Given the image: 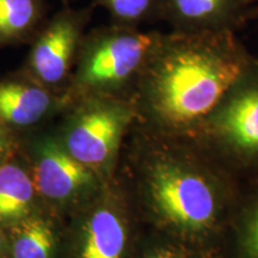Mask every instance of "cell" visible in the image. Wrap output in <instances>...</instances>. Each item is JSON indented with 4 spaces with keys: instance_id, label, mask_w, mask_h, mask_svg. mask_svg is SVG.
<instances>
[{
    "instance_id": "cell-1",
    "label": "cell",
    "mask_w": 258,
    "mask_h": 258,
    "mask_svg": "<svg viewBox=\"0 0 258 258\" xmlns=\"http://www.w3.org/2000/svg\"><path fill=\"white\" fill-rule=\"evenodd\" d=\"M132 135L117 175L143 227L219 258L240 183L188 138Z\"/></svg>"
},
{
    "instance_id": "cell-2",
    "label": "cell",
    "mask_w": 258,
    "mask_h": 258,
    "mask_svg": "<svg viewBox=\"0 0 258 258\" xmlns=\"http://www.w3.org/2000/svg\"><path fill=\"white\" fill-rule=\"evenodd\" d=\"M253 57L234 31L161 32L133 97L134 129L189 138Z\"/></svg>"
},
{
    "instance_id": "cell-3",
    "label": "cell",
    "mask_w": 258,
    "mask_h": 258,
    "mask_svg": "<svg viewBox=\"0 0 258 258\" xmlns=\"http://www.w3.org/2000/svg\"><path fill=\"white\" fill-rule=\"evenodd\" d=\"M160 31L110 24L86 32L67 89L66 102L85 97L133 101Z\"/></svg>"
},
{
    "instance_id": "cell-4",
    "label": "cell",
    "mask_w": 258,
    "mask_h": 258,
    "mask_svg": "<svg viewBox=\"0 0 258 258\" xmlns=\"http://www.w3.org/2000/svg\"><path fill=\"white\" fill-rule=\"evenodd\" d=\"M240 184L258 179V57L188 138Z\"/></svg>"
},
{
    "instance_id": "cell-5",
    "label": "cell",
    "mask_w": 258,
    "mask_h": 258,
    "mask_svg": "<svg viewBox=\"0 0 258 258\" xmlns=\"http://www.w3.org/2000/svg\"><path fill=\"white\" fill-rule=\"evenodd\" d=\"M71 104L77 105V112L64 148L84 165L112 178L118 171L124 139L137 125L133 101L85 97Z\"/></svg>"
},
{
    "instance_id": "cell-6",
    "label": "cell",
    "mask_w": 258,
    "mask_h": 258,
    "mask_svg": "<svg viewBox=\"0 0 258 258\" xmlns=\"http://www.w3.org/2000/svg\"><path fill=\"white\" fill-rule=\"evenodd\" d=\"M143 231L128 190L116 173L84 206L74 258H133Z\"/></svg>"
},
{
    "instance_id": "cell-7",
    "label": "cell",
    "mask_w": 258,
    "mask_h": 258,
    "mask_svg": "<svg viewBox=\"0 0 258 258\" xmlns=\"http://www.w3.org/2000/svg\"><path fill=\"white\" fill-rule=\"evenodd\" d=\"M93 10L92 4L82 9L67 5L48 18L30 43L22 71L51 91L66 95Z\"/></svg>"
},
{
    "instance_id": "cell-8",
    "label": "cell",
    "mask_w": 258,
    "mask_h": 258,
    "mask_svg": "<svg viewBox=\"0 0 258 258\" xmlns=\"http://www.w3.org/2000/svg\"><path fill=\"white\" fill-rule=\"evenodd\" d=\"M37 192L57 205L91 201L111 178L84 165L55 143H44L38 150L32 173Z\"/></svg>"
},
{
    "instance_id": "cell-9",
    "label": "cell",
    "mask_w": 258,
    "mask_h": 258,
    "mask_svg": "<svg viewBox=\"0 0 258 258\" xmlns=\"http://www.w3.org/2000/svg\"><path fill=\"white\" fill-rule=\"evenodd\" d=\"M249 6L243 0H163L161 21L172 31L237 32L249 19Z\"/></svg>"
},
{
    "instance_id": "cell-10",
    "label": "cell",
    "mask_w": 258,
    "mask_h": 258,
    "mask_svg": "<svg viewBox=\"0 0 258 258\" xmlns=\"http://www.w3.org/2000/svg\"><path fill=\"white\" fill-rule=\"evenodd\" d=\"M66 103L64 96L51 91L24 71L0 78V125L28 127Z\"/></svg>"
},
{
    "instance_id": "cell-11",
    "label": "cell",
    "mask_w": 258,
    "mask_h": 258,
    "mask_svg": "<svg viewBox=\"0 0 258 258\" xmlns=\"http://www.w3.org/2000/svg\"><path fill=\"white\" fill-rule=\"evenodd\" d=\"M219 258H258V179L241 184Z\"/></svg>"
},
{
    "instance_id": "cell-12",
    "label": "cell",
    "mask_w": 258,
    "mask_h": 258,
    "mask_svg": "<svg viewBox=\"0 0 258 258\" xmlns=\"http://www.w3.org/2000/svg\"><path fill=\"white\" fill-rule=\"evenodd\" d=\"M59 249V231L46 215L34 212L10 226L8 258H57Z\"/></svg>"
},
{
    "instance_id": "cell-13",
    "label": "cell",
    "mask_w": 258,
    "mask_h": 258,
    "mask_svg": "<svg viewBox=\"0 0 258 258\" xmlns=\"http://www.w3.org/2000/svg\"><path fill=\"white\" fill-rule=\"evenodd\" d=\"M48 12L46 0H0V48L31 43Z\"/></svg>"
},
{
    "instance_id": "cell-14",
    "label": "cell",
    "mask_w": 258,
    "mask_h": 258,
    "mask_svg": "<svg viewBox=\"0 0 258 258\" xmlns=\"http://www.w3.org/2000/svg\"><path fill=\"white\" fill-rule=\"evenodd\" d=\"M37 189L23 166L5 161L0 166V226H11L34 213Z\"/></svg>"
},
{
    "instance_id": "cell-15",
    "label": "cell",
    "mask_w": 258,
    "mask_h": 258,
    "mask_svg": "<svg viewBox=\"0 0 258 258\" xmlns=\"http://www.w3.org/2000/svg\"><path fill=\"white\" fill-rule=\"evenodd\" d=\"M163 0H93L92 5L102 6L109 12L111 24L140 28L143 24L161 21Z\"/></svg>"
},
{
    "instance_id": "cell-16",
    "label": "cell",
    "mask_w": 258,
    "mask_h": 258,
    "mask_svg": "<svg viewBox=\"0 0 258 258\" xmlns=\"http://www.w3.org/2000/svg\"><path fill=\"white\" fill-rule=\"evenodd\" d=\"M133 258H212L184 243L145 230L139 239Z\"/></svg>"
},
{
    "instance_id": "cell-17",
    "label": "cell",
    "mask_w": 258,
    "mask_h": 258,
    "mask_svg": "<svg viewBox=\"0 0 258 258\" xmlns=\"http://www.w3.org/2000/svg\"><path fill=\"white\" fill-rule=\"evenodd\" d=\"M12 146H14V145H12L11 138H10L8 131H5V129L3 128V125H0V166H2L5 161H8L9 154L11 152Z\"/></svg>"
},
{
    "instance_id": "cell-18",
    "label": "cell",
    "mask_w": 258,
    "mask_h": 258,
    "mask_svg": "<svg viewBox=\"0 0 258 258\" xmlns=\"http://www.w3.org/2000/svg\"><path fill=\"white\" fill-rule=\"evenodd\" d=\"M6 250H8V234L0 226V258L6 257Z\"/></svg>"
},
{
    "instance_id": "cell-19",
    "label": "cell",
    "mask_w": 258,
    "mask_h": 258,
    "mask_svg": "<svg viewBox=\"0 0 258 258\" xmlns=\"http://www.w3.org/2000/svg\"><path fill=\"white\" fill-rule=\"evenodd\" d=\"M249 16L250 18H254V19H258V8H254V9H249Z\"/></svg>"
},
{
    "instance_id": "cell-20",
    "label": "cell",
    "mask_w": 258,
    "mask_h": 258,
    "mask_svg": "<svg viewBox=\"0 0 258 258\" xmlns=\"http://www.w3.org/2000/svg\"><path fill=\"white\" fill-rule=\"evenodd\" d=\"M258 0H243V3L245 5H247V6H250L251 4H253V3H257Z\"/></svg>"
},
{
    "instance_id": "cell-21",
    "label": "cell",
    "mask_w": 258,
    "mask_h": 258,
    "mask_svg": "<svg viewBox=\"0 0 258 258\" xmlns=\"http://www.w3.org/2000/svg\"><path fill=\"white\" fill-rule=\"evenodd\" d=\"M61 2H62V4L64 6H67V5H70L71 2H73V0H61Z\"/></svg>"
}]
</instances>
